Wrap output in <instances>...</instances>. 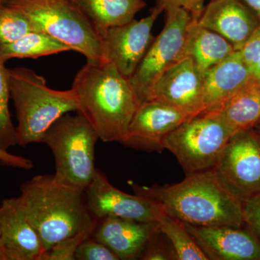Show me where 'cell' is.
Wrapping results in <instances>:
<instances>
[{"mask_svg": "<svg viewBox=\"0 0 260 260\" xmlns=\"http://www.w3.org/2000/svg\"><path fill=\"white\" fill-rule=\"evenodd\" d=\"M128 183L135 194L153 200L183 223L198 226L245 225L242 201L222 186L211 169L186 174L184 180L174 184Z\"/></svg>", "mask_w": 260, "mask_h": 260, "instance_id": "cell-1", "label": "cell"}, {"mask_svg": "<svg viewBox=\"0 0 260 260\" xmlns=\"http://www.w3.org/2000/svg\"><path fill=\"white\" fill-rule=\"evenodd\" d=\"M72 88L78 99L77 112L93 126L99 139L121 143L140 104L129 78L112 63L87 60Z\"/></svg>", "mask_w": 260, "mask_h": 260, "instance_id": "cell-2", "label": "cell"}, {"mask_svg": "<svg viewBox=\"0 0 260 260\" xmlns=\"http://www.w3.org/2000/svg\"><path fill=\"white\" fill-rule=\"evenodd\" d=\"M19 196L27 218L42 239L45 251L80 233L93 232L98 219L87 205L85 191L41 174L25 181Z\"/></svg>", "mask_w": 260, "mask_h": 260, "instance_id": "cell-3", "label": "cell"}, {"mask_svg": "<svg viewBox=\"0 0 260 260\" xmlns=\"http://www.w3.org/2000/svg\"><path fill=\"white\" fill-rule=\"evenodd\" d=\"M8 81L18 118L17 141L20 146L42 143L48 129L58 119L78 111V99L73 88H50L42 76L29 68L8 69Z\"/></svg>", "mask_w": 260, "mask_h": 260, "instance_id": "cell-4", "label": "cell"}, {"mask_svg": "<svg viewBox=\"0 0 260 260\" xmlns=\"http://www.w3.org/2000/svg\"><path fill=\"white\" fill-rule=\"evenodd\" d=\"M42 31L78 51L87 60H103L102 39L77 0H5Z\"/></svg>", "mask_w": 260, "mask_h": 260, "instance_id": "cell-5", "label": "cell"}, {"mask_svg": "<svg viewBox=\"0 0 260 260\" xmlns=\"http://www.w3.org/2000/svg\"><path fill=\"white\" fill-rule=\"evenodd\" d=\"M99 139L93 126L79 113L58 119L48 129L42 143L54 155L56 179L85 191L96 171L94 160Z\"/></svg>", "mask_w": 260, "mask_h": 260, "instance_id": "cell-6", "label": "cell"}, {"mask_svg": "<svg viewBox=\"0 0 260 260\" xmlns=\"http://www.w3.org/2000/svg\"><path fill=\"white\" fill-rule=\"evenodd\" d=\"M235 133L216 113L204 111L169 133L162 148L176 157L186 175L211 169Z\"/></svg>", "mask_w": 260, "mask_h": 260, "instance_id": "cell-7", "label": "cell"}, {"mask_svg": "<svg viewBox=\"0 0 260 260\" xmlns=\"http://www.w3.org/2000/svg\"><path fill=\"white\" fill-rule=\"evenodd\" d=\"M164 28L154 38L134 74L129 78L140 104L145 102L154 84L168 70L184 57L188 28L194 18L181 8L165 10Z\"/></svg>", "mask_w": 260, "mask_h": 260, "instance_id": "cell-8", "label": "cell"}, {"mask_svg": "<svg viewBox=\"0 0 260 260\" xmlns=\"http://www.w3.org/2000/svg\"><path fill=\"white\" fill-rule=\"evenodd\" d=\"M222 186L241 201L260 194V133H234L211 169Z\"/></svg>", "mask_w": 260, "mask_h": 260, "instance_id": "cell-9", "label": "cell"}, {"mask_svg": "<svg viewBox=\"0 0 260 260\" xmlns=\"http://www.w3.org/2000/svg\"><path fill=\"white\" fill-rule=\"evenodd\" d=\"M164 10L162 7L156 5L145 18L133 19L129 23L101 32L103 60L112 63L129 79L153 42L152 29Z\"/></svg>", "mask_w": 260, "mask_h": 260, "instance_id": "cell-10", "label": "cell"}, {"mask_svg": "<svg viewBox=\"0 0 260 260\" xmlns=\"http://www.w3.org/2000/svg\"><path fill=\"white\" fill-rule=\"evenodd\" d=\"M85 193L88 209L97 219L116 217L138 221H157L162 211L161 206L153 200L117 189L99 169Z\"/></svg>", "mask_w": 260, "mask_h": 260, "instance_id": "cell-11", "label": "cell"}, {"mask_svg": "<svg viewBox=\"0 0 260 260\" xmlns=\"http://www.w3.org/2000/svg\"><path fill=\"white\" fill-rule=\"evenodd\" d=\"M192 116L169 104L145 101L137 109L121 144L137 150L161 153L164 138Z\"/></svg>", "mask_w": 260, "mask_h": 260, "instance_id": "cell-12", "label": "cell"}, {"mask_svg": "<svg viewBox=\"0 0 260 260\" xmlns=\"http://www.w3.org/2000/svg\"><path fill=\"white\" fill-rule=\"evenodd\" d=\"M145 101L169 104L191 114L204 111L203 74L189 56H184L160 77Z\"/></svg>", "mask_w": 260, "mask_h": 260, "instance_id": "cell-13", "label": "cell"}, {"mask_svg": "<svg viewBox=\"0 0 260 260\" xmlns=\"http://www.w3.org/2000/svg\"><path fill=\"white\" fill-rule=\"evenodd\" d=\"M45 249L20 198L0 204V260H41Z\"/></svg>", "mask_w": 260, "mask_h": 260, "instance_id": "cell-14", "label": "cell"}, {"mask_svg": "<svg viewBox=\"0 0 260 260\" xmlns=\"http://www.w3.org/2000/svg\"><path fill=\"white\" fill-rule=\"evenodd\" d=\"M184 224L208 259L260 260V242L247 226Z\"/></svg>", "mask_w": 260, "mask_h": 260, "instance_id": "cell-15", "label": "cell"}, {"mask_svg": "<svg viewBox=\"0 0 260 260\" xmlns=\"http://www.w3.org/2000/svg\"><path fill=\"white\" fill-rule=\"evenodd\" d=\"M197 22L218 32L241 50L259 21L254 13L239 0H211Z\"/></svg>", "mask_w": 260, "mask_h": 260, "instance_id": "cell-16", "label": "cell"}, {"mask_svg": "<svg viewBox=\"0 0 260 260\" xmlns=\"http://www.w3.org/2000/svg\"><path fill=\"white\" fill-rule=\"evenodd\" d=\"M158 229V221L106 217L98 219L91 237L105 244L119 259H138L149 239Z\"/></svg>", "mask_w": 260, "mask_h": 260, "instance_id": "cell-17", "label": "cell"}, {"mask_svg": "<svg viewBox=\"0 0 260 260\" xmlns=\"http://www.w3.org/2000/svg\"><path fill=\"white\" fill-rule=\"evenodd\" d=\"M253 76L240 50L214 65L203 75V104L210 110L237 93ZM203 111V112H204Z\"/></svg>", "mask_w": 260, "mask_h": 260, "instance_id": "cell-18", "label": "cell"}, {"mask_svg": "<svg viewBox=\"0 0 260 260\" xmlns=\"http://www.w3.org/2000/svg\"><path fill=\"white\" fill-rule=\"evenodd\" d=\"M237 133L251 129L260 121V80L253 75L237 93L210 109Z\"/></svg>", "mask_w": 260, "mask_h": 260, "instance_id": "cell-19", "label": "cell"}, {"mask_svg": "<svg viewBox=\"0 0 260 260\" xmlns=\"http://www.w3.org/2000/svg\"><path fill=\"white\" fill-rule=\"evenodd\" d=\"M235 51L232 43L218 32L201 26L196 18L191 22L186 35L184 55L193 59L202 74Z\"/></svg>", "mask_w": 260, "mask_h": 260, "instance_id": "cell-20", "label": "cell"}, {"mask_svg": "<svg viewBox=\"0 0 260 260\" xmlns=\"http://www.w3.org/2000/svg\"><path fill=\"white\" fill-rule=\"evenodd\" d=\"M99 32L129 23L146 6L144 0H77Z\"/></svg>", "mask_w": 260, "mask_h": 260, "instance_id": "cell-21", "label": "cell"}, {"mask_svg": "<svg viewBox=\"0 0 260 260\" xmlns=\"http://www.w3.org/2000/svg\"><path fill=\"white\" fill-rule=\"evenodd\" d=\"M68 45L42 31H32L16 42L0 47L4 62L13 58H36L70 51Z\"/></svg>", "mask_w": 260, "mask_h": 260, "instance_id": "cell-22", "label": "cell"}, {"mask_svg": "<svg viewBox=\"0 0 260 260\" xmlns=\"http://www.w3.org/2000/svg\"><path fill=\"white\" fill-rule=\"evenodd\" d=\"M157 221L160 232L172 245L177 260H208L183 222L164 210Z\"/></svg>", "mask_w": 260, "mask_h": 260, "instance_id": "cell-23", "label": "cell"}, {"mask_svg": "<svg viewBox=\"0 0 260 260\" xmlns=\"http://www.w3.org/2000/svg\"><path fill=\"white\" fill-rule=\"evenodd\" d=\"M0 59V149L8 150L18 145L16 127L13 125L9 110L10 98L8 69Z\"/></svg>", "mask_w": 260, "mask_h": 260, "instance_id": "cell-24", "label": "cell"}, {"mask_svg": "<svg viewBox=\"0 0 260 260\" xmlns=\"http://www.w3.org/2000/svg\"><path fill=\"white\" fill-rule=\"evenodd\" d=\"M32 31L38 30L26 16L5 5L0 8V47L16 42Z\"/></svg>", "mask_w": 260, "mask_h": 260, "instance_id": "cell-25", "label": "cell"}, {"mask_svg": "<svg viewBox=\"0 0 260 260\" xmlns=\"http://www.w3.org/2000/svg\"><path fill=\"white\" fill-rule=\"evenodd\" d=\"M92 234L93 232L80 233L56 243L44 253L41 260H75L78 246L87 238L91 237Z\"/></svg>", "mask_w": 260, "mask_h": 260, "instance_id": "cell-26", "label": "cell"}, {"mask_svg": "<svg viewBox=\"0 0 260 260\" xmlns=\"http://www.w3.org/2000/svg\"><path fill=\"white\" fill-rule=\"evenodd\" d=\"M139 259L177 260V257L170 243L159 229L149 239Z\"/></svg>", "mask_w": 260, "mask_h": 260, "instance_id": "cell-27", "label": "cell"}, {"mask_svg": "<svg viewBox=\"0 0 260 260\" xmlns=\"http://www.w3.org/2000/svg\"><path fill=\"white\" fill-rule=\"evenodd\" d=\"M75 258L77 260H119L105 244L92 237L87 238L80 244Z\"/></svg>", "mask_w": 260, "mask_h": 260, "instance_id": "cell-28", "label": "cell"}, {"mask_svg": "<svg viewBox=\"0 0 260 260\" xmlns=\"http://www.w3.org/2000/svg\"><path fill=\"white\" fill-rule=\"evenodd\" d=\"M244 224L260 242V194L242 202Z\"/></svg>", "mask_w": 260, "mask_h": 260, "instance_id": "cell-29", "label": "cell"}, {"mask_svg": "<svg viewBox=\"0 0 260 260\" xmlns=\"http://www.w3.org/2000/svg\"><path fill=\"white\" fill-rule=\"evenodd\" d=\"M243 59L251 68L260 59V23L241 49Z\"/></svg>", "mask_w": 260, "mask_h": 260, "instance_id": "cell-30", "label": "cell"}, {"mask_svg": "<svg viewBox=\"0 0 260 260\" xmlns=\"http://www.w3.org/2000/svg\"><path fill=\"white\" fill-rule=\"evenodd\" d=\"M203 0H157V5L162 7L164 11L169 8H181L189 11L198 19L204 9Z\"/></svg>", "mask_w": 260, "mask_h": 260, "instance_id": "cell-31", "label": "cell"}, {"mask_svg": "<svg viewBox=\"0 0 260 260\" xmlns=\"http://www.w3.org/2000/svg\"><path fill=\"white\" fill-rule=\"evenodd\" d=\"M0 164L5 167L17 168L28 171L34 168V162L27 158L13 155L8 150L0 149Z\"/></svg>", "mask_w": 260, "mask_h": 260, "instance_id": "cell-32", "label": "cell"}, {"mask_svg": "<svg viewBox=\"0 0 260 260\" xmlns=\"http://www.w3.org/2000/svg\"><path fill=\"white\" fill-rule=\"evenodd\" d=\"M256 15L260 23V0H239Z\"/></svg>", "mask_w": 260, "mask_h": 260, "instance_id": "cell-33", "label": "cell"}, {"mask_svg": "<svg viewBox=\"0 0 260 260\" xmlns=\"http://www.w3.org/2000/svg\"><path fill=\"white\" fill-rule=\"evenodd\" d=\"M250 70L252 75H254V77H256V78L260 80V59L256 64L251 67Z\"/></svg>", "mask_w": 260, "mask_h": 260, "instance_id": "cell-34", "label": "cell"}, {"mask_svg": "<svg viewBox=\"0 0 260 260\" xmlns=\"http://www.w3.org/2000/svg\"><path fill=\"white\" fill-rule=\"evenodd\" d=\"M254 129L256 130L258 133H260V121L254 126Z\"/></svg>", "mask_w": 260, "mask_h": 260, "instance_id": "cell-35", "label": "cell"}, {"mask_svg": "<svg viewBox=\"0 0 260 260\" xmlns=\"http://www.w3.org/2000/svg\"><path fill=\"white\" fill-rule=\"evenodd\" d=\"M5 0H0V8L4 5Z\"/></svg>", "mask_w": 260, "mask_h": 260, "instance_id": "cell-36", "label": "cell"}, {"mask_svg": "<svg viewBox=\"0 0 260 260\" xmlns=\"http://www.w3.org/2000/svg\"><path fill=\"white\" fill-rule=\"evenodd\" d=\"M203 1H205V0H203Z\"/></svg>", "mask_w": 260, "mask_h": 260, "instance_id": "cell-37", "label": "cell"}]
</instances>
